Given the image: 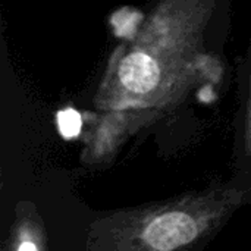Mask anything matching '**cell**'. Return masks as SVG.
I'll list each match as a JSON object with an SVG mask.
<instances>
[{"mask_svg": "<svg viewBox=\"0 0 251 251\" xmlns=\"http://www.w3.org/2000/svg\"><path fill=\"white\" fill-rule=\"evenodd\" d=\"M19 250L21 251H26V250L35 251L37 250V247H35L34 244H29V243H26V244H21V246H19Z\"/></svg>", "mask_w": 251, "mask_h": 251, "instance_id": "cell-4", "label": "cell"}, {"mask_svg": "<svg viewBox=\"0 0 251 251\" xmlns=\"http://www.w3.org/2000/svg\"><path fill=\"white\" fill-rule=\"evenodd\" d=\"M197 235L194 221L185 213H166L156 218L146 229V243L160 251H171L188 244Z\"/></svg>", "mask_w": 251, "mask_h": 251, "instance_id": "cell-1", "label": "cell"}, {"mask_svg": "<svg viewBox=\"0 0 251 251\" xmlns=\"http://www.w3.org/2000/svg\"><path fill=\"white\" fill-rule=\"evenodd\" d=\"M122 84L132 93L146 94L151 91L160 79V69L149 54L135 51L126 56L119 69Z\"/></svg>", "mask_w": 251, "mask_h": 251, "instance_id": "cell-2", "label": "cell"}, {"mask_svg": "<svg viewBox=\"0 0 251 251\" xmlns=\"http://www.w3.org/2000/svg\"><path fill=\"white\" fill-rule=\"evenodd\" d=\"M57 126L65 138H75L82 126L81 115L74 109H65L57 115Z\"/></svg>", "mask_w": 251, "mask_h": 251, "instance_id": "cell-3", "label": "cell"}]
</instances>
